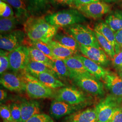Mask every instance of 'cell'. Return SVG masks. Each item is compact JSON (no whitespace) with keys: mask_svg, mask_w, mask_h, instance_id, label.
<instances>
[{"mask_svg":"<svg viewBox=\"0 0 122 122\" xmlns=\"http://www.w3.org/2000/svg\"><path fill=\"white\" fill-rule=\"evenodd\" d=\"M24 31L30 41L48 44L56 35L58 28L50 25L45 17L31 16L24 23Z\"/></svg>","mask_w":122,"mask_h":122,"instance_id":"obj_1","label":"cell"},{"mask_svg":"<svg viewBox=\"0 0 122 122\" xmlns=\"http://www.w3.org/2000/svg\"><path fill=\"white\" fill-rule=\"evenodd\" d=\"M46 20L52 26L58 28L81 24L86 21V16L77 9L64 10L45 16Z\"/></svg>","mask_w":122,"mask_h":122,"instance_id":"obj_2","label":"cell"},{"mask_svg":"<svg viewBox=\"0 0 122 122\" xmlns=\"http://www.w3.org/2000/svg\"><path fill=\"white\" fill-rule=\"evenodd\" d=\"M20 74L24 81L25 91L31 98L41 99L55 96V94L53 89L44 85L25 70L21 71Z\"/></svg>","mask_w":122,"mask_h":122,"instance_id":"obj_3","label":"cell"},{"mask_svg":"<svg viewBox=\"0 0 122 122\" xmlns=\"http://www.w3.org/2000/svg\"><path fill=\"white\" fill-rule=\"evenodd\" d=\"M64 30L66 33L73 37L80 44L102 48L95 31L88 26L78 24L65 28Z\"/></svg>","mask_w":122,"mask_h":122,"instance_id":"obj_4","label":"cell"},{"mask_svg":"<svg viewBox=\"0 0 122 122\" xmlns=\"http://www.w3.org/2000/svg\"><path fill=\"white\" fill-rule=\"evenodd\" d=\"M122 98L113 95L107 96L96 105V122H109L113 113L119 108Z\"/></svg>","mask_w":122,"mask_h":122,"instance_id":"obj_5","label":"cell"},{"mask_svg":"<svg viewBox=\"0 0 122 122\" xmlns=\"http://www.w3.org/2000/svg\"><path fill=\"white\" fill-rule=\"evenodd\" d=\"M10 69L14 72L25 70L30 60L28 47L21 45L9 54Z\"/></svg>","mask_w":122,"mask_h":122,"instance_id":"obj_6","label":"cell"},{"mask_svg":"<svg viewBox=\"0 0 122 122\" xmlns=\"http://www.w3.org/2000/svg\"><path fill=\"white\" fill-rule=\"evenodd\" d=\"M54 100L73 105H83L87 98L83 92L74 87H65L59 89L54 96Z\"/></svg>","mask_w":122,"mask_h":122,"instance_id":"obj_7","label":"cell"},{"mask_svg":"<svg viewBox=\"0 0 122 122\" xmlns=\"http://www.w3.org/2000/svg\"><path fill=\"white\" fill-rule=\"evenodd\" d=\"M25 33L20 30H15L7 34L0 35V49L10 52L23 45L25 41Z\"/></svg>","mask_w":122,"mask_h":122,"instance_id":"obj_8","label":"cell"},{"mask_svg":"<svg viewBox=\"0 0 122 122\" xmlns=\"http://www.w3.org/2000/svg\"><path fill=\"white\" fill-rule=\"evenodd\" d=\"M74 83L83 91L93 95L104 94L103 83L94 76H79L72 79Z\"/></svg>","mask_w":122,"mask_h":122,"instance_id":"obj_9","label":"cell"},{"mask_svg":"<svg viewBox=\"0 0 122 122\" xmlns=\"http://www.w3.org/2000/svg\"><path fill=\"white\" fill-rule=\"evenodd\" d=\"M76 8L87 17L97 19L109 13L111 5L103 1L92 3L89 4L76 6Z\"/></svg>","mask_w":122,"mask_h":122,"instance_id":"obj_10","label":"cell"},{"mask_svg":"<svg viewBox=\"0 0 122 122\" xmlns=\"http://www.w3.org/2000/svg\"><path fill=\"white\" fill-rule=\"evenodd\" d=\"M83 105H71L65 102L54 100L50 105L49 112L53 118L59 119L79 111Z\"/></svg>","mask_w":122,"mask_h":122,"instance_id":"obj_11","label":"cell"},{"mask_svg":"<svg viewBox=\"0 0 122 122\" xmlns=\"http://www.w3.org/2000/svg\"><path fill=\"white\" fill-rule=\"evenodd\" d=\"M0 82L3 86L10 91H25V85L21 74L5 72L1 75Z\"/></svg>","mask_w":122,"mask_h":122,"instance_id":"obj_12","label":"cell"},{"mask_svg":"<svg viewBox=\"0 0 122 122\" xmlns=\"http://www.w3.org/2000/svg\"><path fill=\"white\" fill-rule=\"evenodd\" d=\"M80 51L85 57L96 62L99 65H106L109 62L108 56L102 48L80 44Z\"/></svg>","mask_w":122,"mask_h":122,"instance_id":"obj_13","label":"cell"},{"mask_svg":"<svg viewBox=\"0 0 122 122\" xmlns=\"http://www.w3.org/2000/svg\"><path fill=\"white\" fill-rule=\"evenodd\" d=\"M63 60L70 71L71 78L79 76H93L86 69L83 63L77 55L69 57Z\"/></svg>","mask_w":122,"mask_h":122,"instance_id":"obj_14","label":"cell"},{"mask_svg":"<svg viewBox=\"0 0 122 122\" xmlns=\"http://www.w3.org/2000/svg\"><path fill=\"white\" fill-rule=\"evenodd\" d=\"M103 80L111 95L119 98L122 97V78L118 74L109 71Z\"/></svg>","mask_w":122,"mask_h":122,"instance_id":"obj_15","label":"cell"},{"mask_svg":"<svg viewBox=\"0 0 122 122\" xmlns=\"http://www.w3.org/2000/svg\"><path fill=\"white\" fill-rule=\"evenodd\" d=\"M97 115L95 108L78 111L64 118L63 122H96Z\"/></svg>","mask_w":122,"mask_h":122,"instance_id":"obj_16","label":"cell"},{"mask_svg":"<svg viewBox=\"0 0 122 122\" xmlns=\"http://www.w3.org/2000/svg\"><path fill=\"white\" fill-rule=\"evenodd\" d=\"M20 106L22 122H27L34 115L40 113V105L36 101H24L20 104Z\"/></svg>","mask_w":122,"mask_h":122,"instance_id":"obj_17","label":"cell"},{"mask_svg":"<svg viewBox=\"0 0 122 122\" xmlns=\"http://www.w3.org/2000/svg\"><path fill=\"white\" fill-rule=\"evenodd\" d=\"M94 30L99 32L113 45L116 54L121 51L116 40L115 33L113 32L105 21L97 23L95 26Z\"/></svg>","mask_w":122,"mask_h":122,"instance_id":"obj_18","label":"cell"},{"mask_svg":"<svg viewBox=\"0 0 122 122\" xmlns=\"http://www.w3.org/2000/svg\"><path fill=\"white\" fill-rule=\"evenodd\" d=\"M77 56L82 61L87 71L97 79H103L109 72L108 71L104 69L101 66L86 57L81 55H77Z\"/></svg>","mask_w":122,"mask_h":122,"instance_id":"obj_19","label":"cell"},{"mask_svg":"<svg viewBox=\"0 0 122 122\" xmlns=\"http://www.w3.org/2000/svg\"><path fill=\"white\" fill-rule=\"evenodd\" d=\"M6 2L13 8L15 16L21 21L25 22L30 17V13L28 10L25 0H1Z\"/></svg>","mask_w":122,"mask_h":122,"instance_id":"obj_20","label":"cell"},{"mask_svg":"<svg viewBox=\"0 0 122 122\" xmlns=\"http://www.w3.org/2000/svg\"><path fill=\"white\" fill-rule=\"evenodd\" d=\"M52 53L57 59L64 60L73 56L76 53L74 51L67 48L57 41L52 40L47 44Z\"/></svg>","mask_w":122,"mask_h":122,"instance_id":"obj_21","label":"cell"},{"mask_svg":"<svg viewBox=\"0 0 122 122\" xmlns=\"http://www.w3.org/2000/svg\"><path fill=\"white\" fill-rule=\"evenodd\" d=\"M31 75L37 79L47 87L53 90L65 86L64 83L57 79L54 75L50 73L42 72Z\"/></svg>","mask_w":122,"mask_h":122,"instance_id":"obj_22","label":"cell"},{"mask_svg":"<svg viewBox=\"0 0 122 122\" xmlns=\"http://www.w3.org/2000/svg\"><path fill=\"white\" fill-rule=\"evenodd\" d=\"M53 40L57 41L66 47L71 49L77 53L80 50V44L78 42L66 33L58 32L54 36Z\"/></svg>","mask_w":122,"mask_h":122,"instance_id":"obj_23","label":"cell"},{"mask_svg":"<svg viewBox=\"0 0 122 122\" xmlns=\"http://www.w3.org/2000/svg\"><path fill=\"white\" fill-rule=\"evenodd\" d=\"M28 10L31 16H39L49 7L48 0H25Z\"/></svg>","mask_w":122,"mask_h":122,"instance_id":"obj_24","label":"cell"},{"mask_svg":"<svg viewBox=\"0 0 122 122\" xmlns=\"http://www.w3.org/2000/svg\"><path fill=\"white\" fill-rule=\"evenodd\" d=\"M105 22L113 32L122 30V10H116L109 14L105 19Z\"/></svg>","mask_w":122,"mask_h":122,"instance_id":"obj_25","label":"cell"},{"mask_svg":"<svg viewBox=\"0 0 122 122\" xmlns=\"http://www.w3.org/2000/svg\"><path fill=\"white\" fill-rule=\"evenodd\" d=\"M21 22L15 15L10 18H1L0 19V35L7 34L13 31Z\"/></svg>","mask_w":122,"mask_h":122,"instance_id":"obj_26","label":"cell"},{"mask_svg":"<svg viewBox=\"0 0 122 122\" xmlns=\"http://www.w3.org/2000/svg\"><path fill=\"white\" fill-rule=\"evenodd\" d=\"M25 71L29 74H38L42 72H48L53 74L55 76L56 73L43 63L30 60L26 66Z\"/></svg>","mask_w":122,"mask_h":122,"instance_id":"obj_27","label":"cell"},{"mask_svg":"<svg viewBox=\"0 0 122 122\" xmlns=\"http://www.w3.org/2000/svg\"><path fill=\"white\" fill-rule=\"evenodd\" d=\"M50 69L53 71L57 76L60 77H70V72L63 60L57 59L52 61Z\"/></svg>","mask_w":122,"mask_h":122,"instance_id":"obj_28","label":"cell"},{"mask_svg":"<svg viewBox=\"0 0 122 122\" xmlns=\"http://www.w3.org/2000/svg\"><path fill=\"white\" fill-rule=\"evenodd\" d=\"M30 60L43 63L50 68L52 60L47 57L44 53L33 46L28 47Z\"/></svg>","mask_w":122,"mask_h":122,"instance_id":"obj_29","label":"cell"},{"mask_svg":"<svg viewBox=\"0 0 122 122\" xmlns=\"http://www.w3.org/2000/svg\"><path fill=\"white\" fill-rule=\"evenodd\" d=\"M94 31L101 48L104 50L108 56L111 59H113L116 55V52L113 45L99 32L96 30H94Z\"/></svg>","mask_w":122,"mask_h":122,"instance_id":"obj_30","label":"cell"},{"mask_svg":"<svg viewBox=\"0 0 122 122\" xmlns=\"http://www.w3.org/2000/svg\"><path fill=\"white\" fill-rule=\"evenodd\" d=\"M30 43L31 45V46L38 49L51 60L55 61L57 59L52 53L47 44L39 41H30Z\"/></svg>","mask_w":122,"mask_h":122,"instance_id":"obj_31","label":"cell"},{"mask_svg":"<svg viewBox=\"0 0 122 122\" xmlns=\"http://www.w3.org/2000/svg\"><path fill=\"white\" fill-rule=\"evenodd\" d=\"M10 52L2 49L0 52V74H3L10 68L9 54Z\"/></svg>","mask_w":122,"mask_h":122,"instance_id":"obj_32","label":"cell"},{"mask_svg":"<svg viewBox=\"0 0 122 122\" xmlns=\"http://www.w3.org/2000/svg\"><path fill=\"white\" fill-rule=\"evenodd\" d=\"M12 7L3 0H0V16L1 18L12 17L15 15Z\"/></svg>","mask_w":122,"mask_h":122,"instance_id":"obj_33","label":"cell"},{"mask_svg":"<svg viewBox=\"0 0 122 122\" xmlns=\"http://www.w3.org/2000/svg\"><path fill=\"white\" fill-rule=\"evenodd\" d=\"M9 106L13 120L17 122H22L20 104L13 103Z\"/></svg>","mask_w":122,"mask_h":122,"instance_id":"obj_34","label":"cell"},{"mask_svg":"<svg viewBox=\"0 0 122 122\" xmlns=\"http://www.w3.org/2000/svg\"><path fill=\"white\" fill-rule=\"evenodd\" d=\"M27 122H55L50 116L45 113H39L33 116Z\"/></svg>","mask_w":122,"mask_h":122,"instance_id":"obj_35","label":"cell"},{"mask_svg":"<svg viewBox=\"0 0 122 122\" xmlns=\"http://www.w3.org/2000/svg\"><path fill=\"white\" fill-rule=\"evenodd\" d=\"M0 114L3 120L12 121L13 120L10 106L1 105L0 107Z\"/></svg>","mask_w":122,"mask_h":122,"instance_id":"obj_36","label":"cell"},{"mask_svg":"<svg viewBox=\"0 0 122 122\" xmlns=\"http://www.w3.org/2000/svg\"><path fill=\"white\" fill-rule=\"evenodd\" d=\"M112 59L114 66L118 70L122 68V51L116 54Z\"/></svg>","mask_w":122,"mask_h":122,"instance_id":"obj_37","label":"cell"},{"mask_svg":"<svg viewBox=\"0 0 122 122\" xmlns=\"http://www.w3.org/2000/svg\"><path fill=\"white\" fill-rule=\"evenodd\" d=\"M109 122H122V108L121 107L115 111Z\"/></svg>","mask_w":122,"mask_h":122,"instance_id":"obj_38","label":"cell"},{"mask_svg":"<svg viewBox=\"0 0 122 122\" xmlns=\"http://www.w3.org/2000/svg\"><path fill=\"white\" fill-rule=\"evenodd\" d=\"M101 0H73V4L75 6L81 5L89 4L92 3L100 2Z\"/></svg>","mask_w":122,"mask_h":122,"instance_id":"obj_39","label":"cell"},{"mask_svg":"<svg viewBox=\"0 0 122 122\" xmlns=\"http://www.w3.org/2000/svg\"><path fill=\"white\" fill-rule=\"evenodd\" d=\"M52 2L57 5H70L73 4V0H50Z\"/></svg>","mask_w":122,"mask_h":122,"instance_id":"obj_40","label":"cell"},{"mask_svg":"<svg viewBox=\"0 0 122 122\" xmlns=\"http://www.w3.org/2000/svg\"><path fill=\"white\" fill-rule=\"evenodd\" d=\"M115 38L121 51H122V30L115 33Z\"/></svg>","mask_w":122,"mask_h":122,"instance_id":"obj_41","label":"cell"},{"mask_svg":"<svg viewBox=\"0 0 122 122\" xmlns=\"http://www.w3.org/2000/svg\"><path fill=\"white\" fill-rule=\"evenodd\" d=\"M7 96V92L2 89H0V102H2L3 100H5L6 99Z\"/></svg>","mask_w":122,"mask_h":122,"instance_id":"obj_42","label":"cell"},{"mask_svg":"<svg viewBox=\"0 0 122 122\" xmlns=\"http://www.w3.org/2000/svg\"><path fill=\"white\" fill-rule=\"evenodd\" d=\"M119 0H103V1L107 3H112V2H115L116 1H118Z\"/></svg>","mask_w":122,"mask_h":122,"instance_id":"obj_43","label":"cell"},{"mask_svg":"<svg viewBox=\"0 0 122 122\" xmlns=\"http://www.w3.org/2000/svg\"><path fill=\"white\" fill-rule=\"evenodd\" d=\"M118 75L122 78V68L118 70Z\"/></svg>","mask_w":122,"mask_h":122,"instance_id":"obj_44","label":"cell"},{"mask_svg":"<svg viewBox=\"0 0 122 122\" xmlns=\"http://www.w3.org/2000/svg\"><path fill=\"white\" fill-rule=\"evenodd\" d=\"M3 122H17L16 121H15L14 120H12V121H6V120H3Z\"/></svg>","mask_w":122,"mask_h":122,"instance_id":"obj_45","label":"cell"}]
</instances>
